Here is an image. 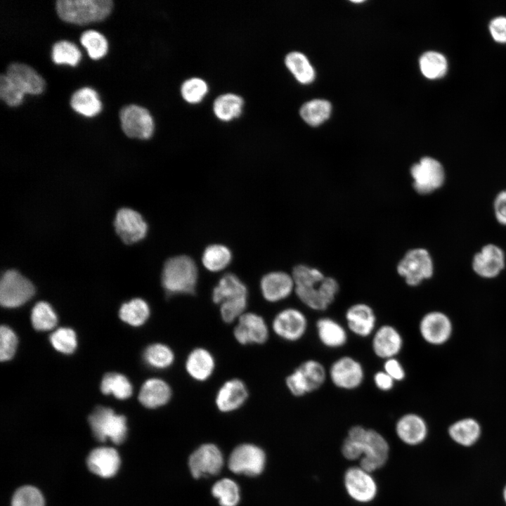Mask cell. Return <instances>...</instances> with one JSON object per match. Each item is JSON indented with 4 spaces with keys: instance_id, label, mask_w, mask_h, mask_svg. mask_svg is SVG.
<instances>
[{
    "instance_id": "1",
    "label": "cell",
    "mask_w": 506,
    "mask_h": 506,
    "mask_svg": "<svg viewBox=\"0 0 506 506\" xmlns=\"http://www.w3.org/2000/svg\"><path fill=\"white\" fill-rule=\"evenodd\" d=\"M292 276L297 297L312 310H326L339 291V285L334 278L325 277L316 268L298 265L294 268Z\"/></svg>"
},
{
    "instance_id": "2",
    "label": "cell",
    "mask_w": 506,
    "mask_h": 506,
    "mask_svg": "<svg viewBox=\"0 0 506 506\" xmlns=\"http://www.w3.org/2000/svg\"><path fill=\"white\" fill-rule=\"evenodd\" d=\"M212 300L220 305L222 320L231 323L239 318L247 307V289L237 275L226 273L214 287Z\"/></svg>"
},
{
    "instance_id": "3",
    "label": "cell",
    "mask_w": 506,
    "mask_h": 506,
    "mask_svg": "<svg viewBox=\"0 0 506 506\" xmlns=\"http://www.w3.org/2000/svg\"><path fill=\"white\" fill-rule=\"evenodd\" d=\"M197 281V268L190 257L185 255L169 259L162 274V286L168 295L192 294Z\"/></svg>"
},
{
    "instance_id": "4",
    "label": "cell",
    "mask_w": 506,
    "mask_h": 506,
    "mask_svg": "<svg viewBox=\"0 0 506 506\" xmlns=\"http://www.w3.org/2000/svg\"><path fill=\"white\" fill-rule=\"evenodd\" d=\"M112 0H58L56 10L63 21L79 25L99 22L112 12Z\"/></svg>"
},
{
    "instance_id": "5",
    "label": "cell",
    "mask_w": 506,
    "mask_h": 506,
    "mask_svg": "<svg viewBox=\"0 0 506 506\" xmlns=\"http://www.w3.org/2000/svg\"><path fill=\"white\" fill-rule=\"evenodd\" d=\"M89 422L95 438L100 442L110 439L114 443L120 444L126 438V417L115 414L111 408L96 407L89 415Z\"/></svg>"
},
{
    "instance_id": "6",
    "label": "cell",
    "mask_w": 506,
    "mask_h": 506,
    "mask_svg": "<svg viewBox=\"0 0 506 506\" xmlns=\"http://www.w3.org/2000/svg\"><path fill=\"white\" fill-rule=\"evenodd\" d=\"M397 271L408 285L417 286L433 275V261L427 249H413L408 251L398 263Z\"/></svg>"
},
{
    "instance_id": "7",
    "label": "cell",
    "mask_w": 506,
    "mask_h": 506,
    "mask_svg": "<svg viewBox=\"0 0 506 506\" xmlns=\"http://www.w3.org/2000/svg\"><path fill=\"white\" fill-rule=\"evenodd\" d=\"M413 188L420 195H427L440 188L446 180L443 165L436 159L422 157L410 169Z\"/></svg>"
},
{
    "instance_id": "8",
    "label": "cell",
    "mask_w": 506,
    "mask_h": 506,
    "mask_svg": "<svg viewBox=\"0 0 506 506\" xmlns=\"http://www.w3.org/2000/svg\"><path fill=\"white\" fill-rule=\"evenodd\" d=\"M34 294L31 282L18 271L9 270L2 275L0 283V303L13 308L27 302Z\"/></svg>"
},
{
    "instance_id": "9",
    "label": "cell",
    "mask_w": 506,
    "mask_h": 506,
    "mask_svg": "<svg viewBox=\"0 0 506 506\" xmlns=\"http://www.w3.org/2000/svg\"><path fill=\"white\" fill-rule=\"evenodd\" d=\"M119 116L122 129L128 137L148 139L152 136L155 124L146 108L134 104L125 105Z\"/></svg>"
},
{
    "instance_id": "10",
    "label": "cell",
    "mask_w": 506,
    "mask_h": 506,
    "mask_svg": "<svg viewBox=\"0 0 506 506\" xmlns=\"http://www.w3.org/2000/svg\"><path fill=\"white\" fill-rule=\"evenodd\" d=\"M328 375L336 387L344 390H353L359 387L365 376L362 364L349 356L335 361L330 365Z\"/></svg>"
},
{
    "instance_id": "11",
    "label": "cell",
    "mask_w": 506,
    "mask_h": 506,
    "mask_svg": "<svg viewBox=\"0 0 506 506\" xmlns=\"http://www.w3.org/2000/svg\"><path fill=\"white\" fill-rule=\"evenodd\" d=\"M419 332L428 344L440 346L446 343L453 333L450 318L443 312L432 311L425 313L420 320Z\"/></svg>"
},
{
    "instance_id": "12",
    "label": "cell",
    "mask_w": 506,
    "mask_h": 506,
    "mask_svg": "<svg viewBox=\"0 0 506 506\" xmlns=\"http://www.w3.org/2000/svg\"><path fill=\"white\" fill-rule=\"evenodd\" d=\"M265 461V454L261 448L252 444H243L231 453L228 467L236 474L256 476L263 471Z\"/></svg>"
},
{
    "instance_id": "13",
    "label": "cell",
    "mask_w": 506,
    "mask_h": 506,
    "mask_svg": "<svg viewBox=\"0 0 506 506\" xmlns=\"http://www.w3.org/2000/svg\"><path fill=\"white\" fill-rule=\"evenodd\" d=\"M307 327L306 316L294 308H287L280 311L276 314L272 323L274 332L288 342H296L302 338Z\"/></svg>"
},
{
    "instance_id": "14",
    "label": "cell",
    "mask_w": 506,
    "mask_h": 506,
    "mask_svg": "<svg viewBox=\"0 0 506 506\" xmlns=\"http://www.w3.org/2000/svg\"><path fill=\"white\" fill-rule=\"evenodd\" d=\"M474 272L485 279H491L500 274L505 266V255L501 247L487 244L476 252L472 259Z\"/></svg>"
},
{
    "instance_id": "15",
    "label": "cell",
    "mask_w": 506,
    "mask_h": 506,
    "mask_svg": "<svg viewBox=\"0 0 506 506\" xmlns=\"http://www.w3.org/2000/svg\"><path fill=\"white\" fill-rule=\"evenodd\" d=\"M115 231L122 240L131 245L145 238L148 226L142 216L129 208L120 209L115 220Z\"/></svg>"
},
{
    "instance_id": "16",
    "label": "cell",
    "mask_w": 506,
    "mask_h": 506,
    "mask_svg": "<svg viewBox=\"0 0 506 506\" xmlns=\"http://www.w3.org/2000/svg\"><path fill=\"white\" fill-rule=\"evenodd\" d=\"M363 445L364 453L360 467L369 473L382 467L389 454V446L385 439L377 432L367 429Z\"/></svg>"
},
{
    "instance_id": "17",
    "label": "cell",
    "mask_w": 506,
    "mask_h": 506,
    "mask_svg": "<svg viewBox=\"0 0 506 506\" xmlns=\"http://www.w3.org/2000/svg\"><path fill=\"white\" fill-rule=\"evenodd\" d=\"M241 344H264L268 338V328L264 318L254 313H243L233 331Z\"/></svg>"
},
{
    "instance_id": "18",
    "label": "cell",
    "mask_w": 506,
    "mask_h": 506,
    "mask_svg": "<svg viewBox=\"0 0 506 506\" xmlns=\"http://www.w3.org/2000/svg\"><path fill=\"white\" fill-rule=\"evenodd\" d=\"M223 456L214 444H205L190 456L188 465L192 475L199 478L205 475L217 474L223 466Z\"/></svg>"
},
{
    "instance_id": "19",
    "label": "cell",
    "mask_w": 506,
    "mask_h": 506,
    "mask_svg": "<svg viewBox=\"0 0 506 506\" xmlns=\"http://www.w3.org/2000/svg\"><path fill=\"white\" fill-rule=\"evenodd\" d=\"M6 74L24 94L39 95L45 89L44 78L27 64L12 63L8 66Z\"/></svg>"
},
{
    "instance_id": "20",
    "label": "cell",
    "mask_w": 506,
    "mask_h": 506,
    "mask_svg": "<svg viewBox=\"0 0 506 506\" xmlns=\"http://www.w3.org/2000/svg\"><path fill=\"white\" fill-rule=\"evenodd\" d=\"M344 484L349 495L355 500L366 502L377 493V486L369 472L361 467L349 469L344 476Z\"/></svg>"
},
{
    "instance_id": "21",
    "label": "cell",
    "mask_w": 506,
    "mask_h": 506,
    "mask_svg": "<svg viewBox=\"0 0 506 506\" xmlns=\"http://www.w3.org/2000/svg\"><path fill=\"white\" fill-rule=\"evenodd\" d=\"M403 338L399 331L390 325H383L373 333L372 349L379 358L387 360L396 356L403 348Z\"/></svg>"
},
{
    "instance_id": "22",
    "label": "cell",
    "mask_w": 506,
    "mask_h": 506,
    "mask_svg": "<svg viewBox=\"0 0 506 506\" xmlns=\"http://www.w3.org/2000/svg\"><path fill=\"white\" fill-rule=\"evenodd\" d=\"M349 330L361 337H367L375 332L377 318L372 307L364 303L349 306L345 313Z\"/></svg>"
},
{
    "instance_id": "23",
    "label": "cell",
    "mask_w": 506,
    "mask_h": 506,
    "mask_svg": "<svg viewBox=\"0 0 506 506\" xmlns=\"http://www.w3.org/2000/svg\"><path fill=\"white\" fill-rule=\"evenodd\" d=\"M260 287L264 298L276 302L287 298L294 289L292 276L281 271L271 272L261 280Z\"/></svg>"
},
{
    "instance_id": "24",
    "label": "cell",
    "mask_w": 506,
    "mask_h": 506,
    "mask_svg": "<svg viewBox=\"0 0 506 506\" xmlns=\"http://www.w3.org/2000/svg\"><path fill=\"white\" fill-rule=\"evenodd\" d=\"M120 458L117 450L110 447H100L89 453L86 463L89 469L103 478L113 476L120 466Z\"/></svg>"
},
{
    "instance_id": "25",
    "label": "cell",
    "mask_w": 506,
    "mask_h": 506,
    "mask_svg": "<svg viewBox=\"0 0 506 506\" xmlns=\"http://www.w3.org/2000/svg\"><path fill=\"white\" fill-rule=\"evenodd\" d=\"M248 397V391L245 383L238 379L226 381L216 393L215 402L222 412H231L242 406Z\"/></svg>"
},
{
    "instance_id": "26",
    "label": "cell",
    "mask_w": 506,
    "mask_h": 506,
    "mask_svg": "<svg viewBox=\"0 0 506 506\" xmlns=\"http://www.w3.org/2000/svg\"><path fill=\"white\" fill-rule=\"evenodd\" d=\"M396 432L401 440L410 445L421 443L426 437L427 427L425 421L417 414L408 413L397 421Z\"/></svg>"
},
{
    "instance_id": "27",
    "label": "cell",
    "mask_w": 506,
    "mask_h": 506,
    "mask_svg": "<svg viewBox=\"0 0 506 506\" xmlns=\"http://www.w3.org/2000/svg\"><path fill=\"white\" fill-rule=\"evenodd\" d=\"M171 396L169 385L161 379L151 378L142 385L138 400L148 408H155L168 403Z\"/></svg>"
},
{
    "instance_id": "28",
    "label": "cell",
    "mask_w": 506,
    "mask_h": 506,
    "mask_svg": "<svg viewBox=\"0 0 506 506\" xmlns=\"http://www.w3.org/2000/svg\"><path fill=\"white\" fill-rule=\"evenodd\" d=\"M317 335L320 343L330 349L344 346L348 339L345 328L335 320L322 317L316 323Z\"/></svg>"
},
{
    "instance_id": "29",
    "label": "cell",
    "mask_w": 506,
    "mask_h": 506,
    "mask_svg": "<svg viewBox=\"0 0 506 506\" xmlns=\"http://www.w3.org/2000/svg\"><path fill=\"white\" fill-rule=\"evenodd\" d=\"M215 361L212 353L204 348H196L188 356L186 369L188 375L200 382L207 380L213 373Z\"/></svg>"
},
{
    "instance_id": "30",
    "label": "cell",
    "mask_w": 506,
    "mask_h": 506,
    "mask_svg": "<svg viewBox=\"0 0 506 506\" xmlns=\"http://www.w3.org/2000/svg\"><path fill=\"white\" fill-rule=\"evenodd\" d=\"M70 103L75 112L89 117L96 115L102 109L98 93L89 87H83L74 91Z\"/></svg>"
},
{
    "instance_id": "31",
    "label": "cell",
    "mask_w": 506,
    "mask_h": 506,
    "mask_svg": "<svg viewBox=\"0 0 506 506\" xmlns=\"http://www.w3.org/2000/svg\"><path fill=\"white\" fill-rule=\"evenodd\" d=\"M243 104V99L238 95L223 94L216 98L214 102V113L220 120L228 122L241 115Z\"/></svg>"
},
{
    "instance_id": "32",
    "label": "cell",
    "mask_w": 506,
    "mask_h": 506,
    "mask_svg": "<svg viewBox=\"0 0 506 506\" xmlns=\"http://www.w3.org/2000/svg\"><path fill=\"white\" fill-rule=\"evenodd\" d=\"M450 436L458 443L468 446L474 444L481 434L479 424L472 418H465L449 427Z\"/></svg>"
},
{
    "instance_id": "33",
    "label": "cell",
    "mask_w": 506,
    "mask_h": 506,
    "mask_svg": "<svg viewBox=\"0 0 506 506\" xmlns=\"http://www.w3.org/2000/svg\"><path fill=\"white\" fill-rule=\"evenodd\" d=\"M231 259V252L227 247L216 244L211 245L205 249L202 261L208 271L219 272L228 266Z\"/></svg>"
},
{
    "instance_id": "34",
    "label": "cell",
    "mask_w": 506,
    "mask_h": 506,
    "mask_svg": "<svg viewBox=\"0 0 506 506\" xmlns=\"http://www.w3.org/2000/svg\"><path fill=\"white\" fill-rule=\"evenodd\" d=\"M285 63L300 83L309 84L314 79L315 71L303 53L297 51L291 52L286 56Z\"/></svg>"
},
{
    "instance_id": "35",
    "label": "cell",
    "mask_w": 506,
    "mask_h": 506,
    "mask_svg": "<svg viewBox=\"0 0 506 506\" xmlns=\"http://www.w3.org/2000/svg\"><path fill=\"white\" fill-rule=\"evenodd\" d=\"M297 368L304 377L309 394L319 389L325 383L327 372L320 361L308 359Z\"/></svg>"
},
{
    "instance_id": "36",
    "label": "cell",
    "mask_w": 506,
    "mask_h": 506,
    "mask_svg": "<svg viewBox=\"0 0 506 506\" xmlns=\"http://www.w3.org/2000/svg\"><path fill=\"white\" fill-rule=\"evenodd\" d=\"M120 318L133 326L143 325L150 316L148 304L142 299L136 298L122 304L119 309Z\"/></svg>"
},
{
    "instance_id": "37",
    "label": "cell",
    "mask_w": 506,
    "mask_h": 506,
    "mask_svg": "<svg viewBox=\"0 0 506 506\" xmlns=\"http://www.w3.org/2000/svg\"><path fill=\"white\" fill-rule=\"evenodd\" d=\"M332 106L329 101L314 99L305 103L300 109V115L309 124L317 126L330 115Z\"/></svg>"
},
{
    "instance_id": "38",
    "label": "cell",
    "mask_w": 506,
    "mask_h": 506,
    "mask_svg": "<svg viewBox=\"0 0 506 506\" xmlns=\"http://www.w3.org/2000/svg\"><path fill=\"white\" fill-rule=\"evenodd\" d=\"M100 390L105 394H112L119 399L127 398L132 394V387L127 378L115 372L105 375L101 382Z\"/></svg>"
},
{
    "instance_id": "39",
    "label": "cell",
    "mask_w": 506,
    "mask_h": 506,
    "mask_svg": "<svg viewBox=\"0 0 506 506\" xmlns=\"http://www.w3.org/2000/svg\"><path fill=\"white\" fill-rule=\"evenodd\" d=\"M145 363L156 369H165L172 365L174 361L173 351L167 345L160 343L148 346L144 351Z\"/></svg>"
},
{
    "instance_id": "40",
    "label": "cell",
    "mask_w": 506,
    "mask_h": 506,
    "mask_svg": "<svg viewBox=\"0 0 506 506\" xmlns=\"http://www.w3.org/2000/svg\"><path fill=\"white\" fill-rule=\"evenodd\" d=\"M422 73L429 79L442 77L447 70V61L441 53L436 51H427L420 58Z\"/></svg>"
},
{
    "instance_id": "41",
    "label": "cell",
    "mask_w": 506,
    "mask_h": 506,
    "mask_svg": "<svg viewBox=\"0 0 506 506\" xmlns=\"http://www.w3.org/2000/svg\"><path fill=\"white\" fill-rule=\"evenodd\" d=\"M81 52L77 46L66 40L56 42L51 48V58L56 64H68L75 66L81 59Z\"/></svg>"
},
{
    "instance_id": "42",
    "label": "cell",
    "mask_w": 506,
    "mask_h": 506,
    "mask_svg": "<svg viewBox=\"0 0 506 506\" xmlns=\"http://www.w3.org/2000/svg\"><path fill=\"white\" fill-rule=\"evenodd\" d=\"M80 42L86 48L89 57L92 59H99L108 52V41L102 34L97 31L84 32L80 37Z\"/></svg>"
},
{
    "instance_id": "43",
    "label": "cell",
    "mask_w": 506,
    "mask_h": 506,
    "mask_svg": "<svg viewBox=\"0 0 506 506\" xmlns=\"http://www.w3.org/2000/svg\"><path fill=\"white\" fill-rule=\"evenodd\" d=\"M31 320L34 329L49 330L56 326L57 317L48 303L40 301L32 310Z\"/></svg>"
},
{
    "instance_id": "44",
    "label": "cell",
    "mask_w": 506,
    "mask_h": 506,
    "mask_svg": "<svg viewBox=\"0 0 506 506\" xmlns=\"http://www.w3.org/2000/svg\"><path fill=\"white\" fill-rule=\"evenodd\" d=\"M212 494L219 499L221 506H235L240 500L239 488L233 481L223 479L217 481L212 489Z\"/></svg>"
},
{
    "instance_id": "45",
    "label": "cell",
    "mask_w": 506,
    "mask_h": 506,
    "mask_svg": "<svg viewBox=\"0 0 506 506\" xmlns=\"http://www.w3.org/2000/svg\"><path fill=\"white\" fill-rule=\"evenodd\" d=\"M208 92L207 84L202 79L193 77L186 80L181 85V93L188 103L195 104L200 102Z\"/></svg>"
},
{
    "instance_id": "46",
    "label": "cell",
    "mask_w": 506,
    "mask_h": 506,
    "mask_svg": "<svg viewBox=\"0 0 506 506\" xmlns=\"http://www.w3.org/2000/svg\"><path fill=\"white\" fill-rule=\"evenodd\" d=\"M11 506H44V499L37 488L24 486L14 493Z\"/></svg>"
},
{
    "instance_id": "47",
    "label": "cell",
    "mask_w": 506,
    "mask_h": 506,
    "mask_svg": "<svg viewBox=\"0 0 506 506\" xmlns=\"http://www.w3.org/2000/svg\"><path fill=\"white\" fill-rule=\"evenodd\" d=\"M53 346L63 353H72L77 347L76 335L70 328L61 327L50 336Z\"/></svg>"
},
{
    "instance_id": "48",
    "label": "cell",
    "mask_w": 506,
    "mask_h": 506,
    "mask_svg": "<svg viewBox=\"0 0 506 506\" xmlns=\"http://www.w3.org/2000/svg\"><path fill=\"white\" fill-rule=\"evenodd\" d=\"M24 93L9 79L6 74L0 75V98L8 106L21 104Z\"/></svg>"
},
{
    "instance_id": "49",
    "label": "cell",
    "mask_w": 506,
    "mask_h": 506,
    "mask_svg": "<svg viewBox=\"0 0 506 506\" xmlns=\"http://www.w3.org/2000/svg\"><path fill=\"white\" fill-rule=\"evenodd\" d=\"M17 337L8 327L2 325L0 329V359L5 361L11 359L16 350Z\"/></svg>"
},
{
    "instance_id": "50",
    "label": "cell",
    "mask_w": 506,
    "mask_h": 506,
    "mask_svg": "<svg viewBox=\"0 0 506 506\" xmlns=\"http://www.w3.org/2000/svg\"><path fill=\"white\" fill-rule=\"evenodd\" d=\"M286 385L290 393L297 397L309 394L304 377L298 368L286 377Z\"/></svg>"
},
{
    "instance_id": "51",
    "label": "cell",
    "mask_w": 506,
    "mask_h": 506,
    "mask_svg": "<svg viewBox=\"0 0 506 506\" xmlns=\"http://www.w3.org/2000/svg\"><path fill=\"white\" fill-rule=\"evenodd\" d=\"M384 371L395 382L403 381L406 377V371L402 364L396 358L384 361Z\"/></svg>"
},
{
    "instance_id": "52",
    "label": "cell",
    "mask_w": 506,
    "mask_h": 506,
    "mask_svg": "<svg viewBox=\"0 0 506 506\" xmlns=\"http://www.w3.org/2000/svg\"><path fill=\"white\" fill-rule=\"evenodd\" d=\"M493 210L497 221L506 226V189L496 195L493 202Z\"/></svg>"
},
{
    "instance_id": "53",
    "label": "cell",
    "mask_w": 506,
    "mask_h": 506,
    "mask_svg": "<svg viewBox=\"0 0 506 506\" xmlns=\"http://www.w3.org/2000/svg\"><path fill=\"white\" fill-rule=\"evenodd\" d=\"M493 39L499 42H506V17L498 16L493 19L489 25Z\"/></svg>"
},
{
    "instance_id": "54",
    "label": "cell",
    "mask_w": 506,
    "mask_h": 506,
    "mask_svg": "<svg viewBox=\"0 0 506 506\" xmlns=\"http://www.w3.org/2000/svg\"><path fill=\"white\" fill-rule=\"evenodd\" d=\"M374 384L382 391H389L394 386L395 381L384 370L377 372L373 376Z\"/></svg>"
},
{
    "instance_id": "55",
    "label": "cell",
    "mask_w": 506,
    "mask_h": 506,
    "mask_svg": "<svg viewBox=\"0 0 506 506\" xmlns=\"http://www.w3.org/2000/svg\"><path fill=\"white\" fill-rule=\"evenodd\" d=\"M503 496H504V498H505V502H506V486H505V489H504Z\"/></svg>"
},
{
    "instance_id": "56",
    "label": "cell",
    "mask_w": 506,
    "mask_h": 506,
    "mask_svg": "<svg viewBox=\"0 0 506 506\" xmlns=\"http://www.w3.org/2000/svg\"><path fill=\"white\" fill-rule=\"evenodd\" d=\"M363 1H361V0H358V1L353 0V1H352V2H353V3H361V2H363Z\"/></svg>"
}]
</instances>
